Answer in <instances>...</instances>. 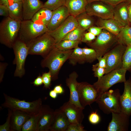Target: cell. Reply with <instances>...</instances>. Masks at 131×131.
<instances>
[{
	"instance_id": "obj_50",
	"label": "cell",
	"mask_w": 131,
	"mask_h": 131,
	"mask_svg": "<svg viewBox=\"0 0 131 131\" xmlns=\"http://www.w3.org/2000/svg\"><path fill=\"white\" fill-rule=\"evenodd\" d=\"M49 94L51 98L54 99L56 98L57 96V94L53 90L50 91Z\"/></svg>"
},
{
	"instance_id": "obj_16",
	"label": "cell",
	"mask_w": 131,
	"mask_h": 131,
	"mask_svg": "<svg viewBox=\"0 0 131 131\" xmlns=\"http://www.w3.org/2000/svg\"><path fill=\"white\" fill-rule=\"evenodd\" d=\"M69 15L67 9L65 5L53 11L51 17L47 26L49 31H52L56 29Z\"/></svg>"
},
{
	"instance_id": "obj_10",
	"label": "cell",
	"mask_w": 131,
	"mask_h": 131,
	"mask_svg": "<svg viewBox=\"0 0 131 131\" xmlns=\"http://www.w3.org/2000/svg\"><path fill=\"white\" fill-rule=\"evenodd\" d=\"M127 46L117 43L106 53L105 74L122 67V58Z\"/></svg>"
},
{
	"instance_id": "obj_55",
	"label": "cell",
	"mask_w": 131,
	"mask_h": 131,
	"mask_svg": "<svg viewBox=\"0 0 131 131\" xmlns=\"http://www.w3.org/2000/svg\"><path fill=\"white\" fill-rule=\"evenodd\" d=\"M127 2L129 3H131V0H126Z\"/></svg>"
},
{
	"instance_id": "obj_47",
	"label": "cell",
	"mask_w": 131,
	"mask_h": 131,
	"mask_svg": "<svg viewBox=\"0 0 131 131\" xmlns=\"http://www.w3.org/2000/svg\"><path fill=\"white\" fill-rule=\"evenodd\" d=\"M0 15L6 17L9 16V11L7 6L0 4Z\"/></svg>"
},
{
	"instance_id": "obj_20",
	"label": "cell",
	"mask_w": 131,
	"mask_h": 131,
	"mask_svg": "<svg viewBox=\"0 0 131 131\" xmlns=\"http://www.w3.org/2000/svg\"><path fill=\"white\" fill-rule=\"evenodd\" d=\"M10 117L11 131H21L25 123L32 116L24 112L12 110Z\"/></svg>"
},
{
	"instance_id": "obj_45",
	"label": "cell",
	"mask_w": 131,
	"mask_h": 131,
	"mask_svg": "<svg viewBox=\"0 0 131 131\" xmlns=\"http://www.w3.org/2000/svg\"><path fill=\"white\" fill-rule=\"evenodd\" d=\"M100 0L114 7L122 2L127 1L126 0Z\"/></svg>"
},
{
	"instance_id": "obj_21",
	"label": "cell",
	"mask_w": 131,
	"mask_h": 131,
	"mask_svg": "<svg viewBox=\"0 0 131 131\" xmlns=\"http://www.w3.org/2000/svg\"><path fill=\"white\" fill-rule=\"evenodd\" d=\"M22 2L23 20H31L44 4L40 0H23Z\"/></svg>"
},
{
	"instance_id": "obj_13",
	"label": "cell",
	"mask_w": 131,
	"mask_h": 131,
	"mask_svg": "<svg viewBox=\"0 0 131 131\" xmlns=\"http://www.w3.org/2000/svg\"><path fill=\"white\" fill-rule=\"evenodd\" d=\"M60 109L65 114L71 125H81L84 117L83 110L69 101L64 103Z\"/></svg>"
},
{
	"instance_id": "obj_44",
	"label": "cell",
	"mask_w": 131,
	"mask_h": 131,
	"mask_svg": "<svg viewBox=\"0 0 131 131\" xmlns=\"http://www.w3.org/2000/svg\"><path fill=\"white\" fill-rule=\"evenodd\" d=\"M84 127L81 125L70 124L66 131H85Z\"/></svg>"
},
{
	"instance_id": "obj_38",
	"label": "cell",
	"mask_w": 131,
	"mask_h": 131,
	"mask_svg": "<svg viewBox=\"0 0 131 131\" xmlns=\"http://www.w3.org/2000/svg\"><path fill=\"white\" fill-rule=\"evenodd\" d=\"M41 76L44 87L47 89L49 88L52 80L50 73L49 71L48 72L44 73L42 74Z\"/></svg>"
},
{
	"instance_id": "obj_53",
	"label": "cell",
	"mask_w": 131,
	"mask_h": 131,
	"mask_svg": "<svg viewBox=\"0 0 131 131\" xmlns=\"http://www.w3.org/2000/svg\"><path fill=\"white\" fill-rule=\"evenodd\" d=\"M88 3H90L93 1H99L100 0H86Z\"/></svg>"
},
{
	"instance_id": "obj_37",
	"label": "cell",
	"mask_w": 131,
	"mask_h": 131,
	"mask_svg": "<svg viewBox=\"0 0 131 131\" xmlns=\"http://www.w3.org/2000/svg\"><path fill=\"white\" fill-rule=\"evenodd\" d=\"M11 109H8L7 117L6 122L0 126V131H11L10 128V117Z\"/></svg>"
},
{
	"instance_id": "obj_7",
	"label": "cell",
	"mask_w": 131,
	"mask_h": 131,
	"mask_svg": "<svg viewBox=\"0 0 131 131\" xmlns=\"http://www.w3.org/2000/svg\"><path fill=\"white\" fill-rule=\"evenodd\" d=\"M116 43V36L103 29L93 41L86 43L96 51L97 58L102 57Z\"/></svg>"
},
{
	"instance_id": "obj_11",
	"label": "cell",
	"mask_w": 131,
	"mask_h": 131,
	"mask_svg": "<svg viewBox=\"0 0 131 131\" xmlns=\"http://www.w3.org/2000/svg\"><path fill=\"white\" fill-rule=\"evenodd\" d=\"M114 7L101 1L88 3L85 11L88 15L103 19L113 18Z\"/></svg>"
},
{
	"instance_id": "obj_48",
	"label": "cell",
	"mask_w": 131,
	"mask_h": 131,
	"mask_svg": "<svg viewBox=\"0 0 131 131\" xmlns=\"http://www.w3.org/2000/svg\"><path fill=\"white\" fill-rule=\"evenodd\" d=\"M33 83L36 86H39L42 85L43 83L41 76L39 75L34 81Z\"/></svg>"
},
{
	"instance_id": "obj_30",
	"label": "cell",
	"mask_w": 131,
	"mask_h": 131,
	"mask_svg": "<svg viewBox=\"0 0 131 131\" xmlns=\"http://www.w3.org/2000/svg\"><path fill=\"white\" fill-rule=\"evenodd\" d=\"M43 105L40 112L37 114L32 116L23 126L22 131H36L40 119L43 113Z\"/></svg>"
},
{
	"instance_id": "obj_2",
	"label": "cell",
	"mask_w": 131,
	"mask_h": 131,
	"mask_svg": "<svg viewBox=\"0 0 131 131\" xmlns=\"http://www.w3.org/2000/svg\"><path fill=\"white\" fill-rule=\"evenodd\" d=\"M21 21L15 20L10 17H6L0 24V42L12 48L18 38Z\"/></svg>"
},
{
	"instance_id": "obj_41",
	"label": "cell",
	"mask_w": 131,
	"mask_h": 131,
	"mask_svg": "<svg viewBox=\"0 0 131 131\" xmlns=\"http://www.w3.org/2000/svg\"><path fill=\"white\" fill-rule=\"evenodd\" d=\"M96 38V36L90 32L85 33L81 41V42L86 43H89L94 40Z\"/></svg>"
},
{
	"instance_id": "obj_40",
	"label": "cell",
	"mask_w": 131,
	"mask_h": 131,
	"mask_svg": "<svg viewBox=\"0 0 131 131\" xmlns=\"http://www.w3.org/2000/svg\"><path fill=\"white\" fill-rule=\"evenodd\" d=\"M92 70L94 72V76L99 80L105 74V69L98 66L92 65Z\"/></svg>"
},
{
	"instance_id": "obj_29",
	"label": "cell",
	"mask_w": 131,
	"mask_h": 131,
	"mask_svg": "<svg viewBox=\"0 0 131 131\" xmlns=\"http://www.w3.org/2000/svg\"><path fill=\"white\" fill-rule=\"evenodd\" d=\"M116 37L118 43L126 46L131 45V26L129 25L123 26Z\"/></svg>"
},
{
	"instance_id": "obj_1",
	"label": "cell",
	"mask_w": 131,
	"mask_h": 131,
	"mask_svg": "<svg viewBox=\"0 0 131 131\" xmlns=\"http://www.w3.org/2000/svg\"><path fill=\"white\" fill-rule=\"evenodd\" d=\"M73 50H61L55 47L42 60L41 66L42 67L49 69L52 80L57 79L60 69L64 63L68 60Z\"/></svg>"
},
{
	"instance_id": "obj_25",
	"label": "cell",
	"mask_w": 131,
	"mask_h": 131,
	"mask_svg": "<svg viewBox=\"0 0 131 131\" xmlns=\"http://www.w3.org/2000/svg\"><path fill=\"white\" fill-rule=\"evenodd\" d=\"M96 24L98 26L103 27L104 29L116 36L123 27L113 18L103 19L99 18Z\"/></svg>"
},
{
	"instance_id": "obj_36",
	"label": "cell",
	"mask_w": 131,
	"mask_h": 131,
	"mask_svg": "<svg viewBox=\"0 0 131 131\" xmlns=\"http://www.w3.org/2000/svg\"><path fill=\"white\" fill-rule=\"evenodd\" d=\"M86 62L91 63L97 59V54L96 51L91 48H82Z\"/></svg>"
},
{
	"instance_id": "obj_39",
	"label": "cell",
	"mask_w": 131,
	"mask_h": 131,
	"mask_svg": "<svg viewBox=\"0 0 131 131\" xmlns=\"http://www.w3.org/2000/svg\"><path fill=\"white\" fill-rule=\"evenodd\" d=\"M88 120L89 122L93 124H96L99 123L101 118L98 113L97 110L90 113L88 117Z\"/></svg>"
},
{
	"instance_id": "obj_52",
	"label": "cell",
	"mask_w": 131,
	"mask_h": 131,
	"mask_svg": "<svg viewBox=\"0 0 131 131\" xmlns=\"http://www.w3.org/2000/svg\"><path fill=\"white\" fill-rule=\"evenodd\" d=\"M129 20L131 18V3H130L128 8Z\"/></svg>"
},
{
	"instance_id": "obj_17",
	"label": "cell",
	"mask_w": 131,
	"mask_h": 131,
	"mask_svg": "<svg viewBox=\"0 0 131 131\" xmlns=\"http://www.w3.org/2000/svg\"><path fill=\"white\" fill-rule=\"evenodd\" d=\"M78 77L77 73L74 71L69 75V77L66 79V84L70 90V97L68 101L79 107L84 109L81 105L79 100L78 90V82L77 80Z\"/></svg>"
},
{
	"instance_id": "obj_56",
	"label": "cell",
	"mask_w": 131,
	"mask_h": 131,
	"mask_svg": "<svg viewBox=\"0 0 131 131\" xmlns=\"http://www.w3.org/2000/svg\"><path fill=\"white\" fill-rule=\"evenodd\" d=\"M129 23H130L131 25V18L129 20Z\"/></svg>"
},
{
	"instance_id": "obj_5",
	"label": "cell",
	"mask_w": 131,
	"mask_h": 131,
	"mask_svg": "<svg viewBox=\"0 0 131 131\" xmlns=\"http://www.w3.org/2000/svg\"><path fill=\"white\" fill-rule=\"evenodd\" d=\"M54 39L46 32L34 39L26 44L29 54L40 55L43 58L55 47Z\"/></svg>"
},
{
	"instance_id": "obj_49",
	"label": "cell",
	"mask_w": 131,
	"mask_h": 131,
	"mask_svg": "<svg viewBox=\"0 0 131 131\" xmlns=\"http://www.w3.org/2000/svg\"><path fill=\"white\" fill-rule=\"evenodd\" d=\"M53 90L58 94L63 93L64 92V89L61 85H57L54 87Z\"/></svg>"
},
{
	"instance_id": "obj_8",
	"label": "cell",
	"mask_w": 131,
	"mask_h": 131,
	"mask_svg": "<svg viewBox=\"0 0 131 131\" xmlns=\"http://www.w3.org/2000/svg\"><path fill=\"white\" fill-rule=\"evenodd\" d=\"M49 31L45 26L36 24L31 20H23L21 21L18 38L27 44Z\"/></svg>"
},
{
	"instance_id": "obj_22",
	"label": "cell",
	"mask_w": 131,
	"mask_h": 131,
	"mask_svg": "<svg viewBox=\"0 0 131 131\" xmlns=\"http://www.w3.org/2000/svg\"><path fill=\"white\" fill-rule=\"evenodd\" d=\"M130 3L122 2L114 7L113 19L123 26L129 25L128 8Z\"/></svg>"
},
{
	"instance_id": "obj_26",
	"label": "cell",
	"mask_w": 131,
	"mask_h": 131,
	"mask_svg": "<svg viewBox=\"0 0 131 131\" xmlns=\"http://www.w3.org/2000/svg\"><path fill=\"white\" fill-rule=\"evenodd\" d=\"M53 11L44 7L39 10L31 19L34 23L47 26L51 17Z\"/></svg>"
},
{
	"instance_id": "obj_19",
	"label": "cell",
	"mask_w": 131,
	"mask_h": 131,
	"mask_svg": "<svg viewBox=\"0 0 131 131\" xmlns=\"http://www.w3.org/2000/svg\"><path fill=\"white\" fill-rule=\"evenodd\" d=\"M123 92L121 95L120 99L121 111L129 116L131 115V78L124 83Z\"/></svg>"
},
{
	"instance_id": "obj_9",
	"label": "cell",
	"mask_w": 131,
	"mask_h": 131,
	"mask_svg": "<svg viewBox=\"0 0 131 131\" xmlns=\"http://www.w3.org/2000/svg\"><path fill=\"white\" fill-rule=\"evenodd\" d=\"M12 48L15 55L13 64L16 65L14 75L21 78L25 73V64L29 55L28 48L26 43L18 38L14 43Z\"/></svg>"
},
{
	"instance_id": "obj_3",
	"label": "cell",
	"mask_w": 131,
	"mask_h": 131,
	"mask_svg": "<svg viewBox=\"0 0 131 131\" xmlns=\"http://www.w3.org/2000/svg\"><path fill=\"white\" fill-rule=\"evenodd\" d=\"M5 101L1 105L12 110H16L33 116L37 114L42 107V99L39 98L32 102H27L8 95L4 93Z\"/></svg>"
},
{
	"instance_id": "obj_46",
	"label": "cell",
	"mask_w": 131,
	"mask_h": 131,
	"mask_svg": "<svg viewBox=\"0 0 131 131\" xmlns=\"http://www.w3.org/2000/svg\"><path fill=\"white\" fill-rule=\"evenodd\" d=\"M8 64L6 63H0V82L2 81L4 77L5 70Z\"/></svg>"
},
{
	"instance_id": "obj_14",
	"label": "cell",
	"mask_w": 131,
	"mask_h": 131,
	"mask_svg": "<svg viewBox=\"0 0 131 131\" xmlns=\"http://www.w3.org/2000/svg\"><path fill=\"white\" fill-rule=\"evenodd\" d=\"M78 25L75 18L70 15L56 29L48 32L54 39L56 44L62 40L67 34Z\"/></svg>"
},
{
	"instance_id": "obj_42",
	"label": "cell",
	"mask_w": 131,
	"mask_h": 131,
	"mask_svg": "<svg viewBox=\"0 0 131 131\" xmlns=\"http://www.w3.org/2000/svg\"><path fill=\"white\" fill-rule=\"evenodd\" d=\"M106 53L103 57H99L97 58L98 63L93 65L96 66H98L105 69L106 66Z\"/></svg>"
},
{
	"instance_id": "obj_4",
	"label": "cell",
	"mask_w": 131,
	"mask_h": 131,
	"mask_svg": "<svg viewBox=\"0 0 131 131\" xmlns=\"http://www.w3.org/2000/svg\"><path fill=\"white\" fill-rule=\"evenodd\" d=\"M121 95L118 89L110 90L100 95L96 102L100 109L105 114L119 113L121 111L120 104Z\"/></svg>"
},
{
	"instance_id": "obj_35",
	"label": "cell",
	"mask_w": 131,
	"mask_h": 131,
	"mask_svg": "<svg viewBox=\"0 0 131 131\" xmlns=\"http://www.w3.org/2000/svg\"><path fill=\"white\" fill-rule=\"evenodd\" d=\"M66 0H47L43 4V7L53 11L65 5Z\"/></svg>"
},
{
	"instance_id": "obj_43",
	"label": "cell",
	"mask_w": 131,
	"mask_h": 131,
	"mask_svg": "<svg viewBox=\"0 0 131 131\" xmlns=\"http://www.w3.org/2000/svg\"><path fill=\"white\" fill-rule=\"evenodd\" d=\"M103 29V27L94 25L90 27L87 30L88 32L95 36H97L101 32Z\"/></svg>"
},
{
	"instance_id": "obj_15",
	"label": "cell",
	"mask_w": 131,
	"mask_h": 131,
	"mask_svg": "<svg viewBox=\"0 0 131 131\" xmlns=\"http://www.w3.org/2000/svg\"><path fill=\"white\" fill-rule=\"evenodd\" d=\"M112 119L107 128L108 131H127L129 125L130 116L121 111L112 113Z\"/></svg>"
},
{
	"instance_id": "obj_12",
	"label": "cell",
	"mask_w": 131,
	"mask_h": 131,
	"mask_svg": "<svg viewBox=\"0 0 131 131\" xmlns=\"http://www.w3.org/2000/svg\"><path fill=\"white\" fill-rule=\"evenodd\" d=\"M78 90L80 103L84 108L96 102L99 96L93 85L86 82L78 83Z\"/></svg>"
},
{
	"instance_id": "obj_23",
	"label": "cell",
	"mask_w": 131,
	"mask_h": 131,
	"mask_svg": "<svg viewBox=\"0 0 131 131\" xmlns=\"http://www.w3.org/2000/svg\"><path fill=\"white\" fill-rule=\"evenodd\" d=\"M70 124L66 116L59 108L55 110L54 119L50 131H66Z\"/></svg>"
},
{
	"instance_id": "obj_34",
	"label": "cell",
	"mask_w": 131,
	"mask_h": 131,
	"mask_svg": "<svg viewBox=\"0 0 131 131\" xmlns=\"http://www.w3.org/2000/svg\"><path fill=\"white\" fill-rule=\"evenodd\" d=\"M122 67L131 72V45L127 46L123 57Z\"/></svg>"
},
{
	"instance_id": "obj_33",
	"label": "cell",
	"mask_w": 131,
	"mask_h": 131,
	"mask_svg": "<svg viewBox=\"0 0 131 131\" xmlns=\"http://www.w3.org/2000/svg\"><path fill=\"white\" fill-rule=\"evenodd\" d=\"M81 42L80 41L62 40L56 43L55 47L61 50L71 49L78 47V45Z\"/></svg>"
},
{
	"instance_id": "obj_32",
	"label": "cell",
	"mask_w": 131,
	"mask_h": 131,
	"mask_svg": "<svg viewBox=\"0 0 131 131\" xmlns=\"http://www.w3.org/2000/svg\"><path fill=\"white\" fill-rule=\"evenodd\" d=\"M85 31L78 25L76 28L67 34L62 40L81 41Z\"/></svg>"
},
{
	"instance_id": "obj_24",
	"label": "cell",
	"mask_w": 131,
	"mask_h": 131,
	"mask_svg": "<svg viewBox=\"0 0 131 131\" xmlns=\"http://www.w3.org/2000/svg\"><path fill=\"white\" fill-rule=\"evenodd\" d=\"M88 3L86 0H66L65 6L70 15L75 17L85 11Z\"/></svg>"
},
{
	"instance_id": "obj_54",
	"label": "cell",
	"mask_w": 131,
	"mask_h": 131,
	"mask_svg": "<svg viewBox=\"0 0 131 131\" xmlns=\"http://www.w3.org/2000/svg\"><path fill=\"white\" fill-rule=\"evenodd\" d=\"M23 0H13V2L22 1Z\"/></svg>"
},
{
	"instance_id": "obj_27",
	"label": "cell",
	"mask_w": 131,
	"mask_h": 131,
	"mask_svg": "<svg viewBox=\"0 0 131 131\" xmlns=\"http://www.w3.org/2000/svg\"><path fill=\"white\" fill-rule=\"evenodd\" d=\"M9 16L17 21L23 20V8L22 1L13 2L7 6Z\"/></svg>"
},
{
	"instance_id": "obj_18",
	"label": "cell",
	"mask_w": 131,
	"mask_h": 131,
	"mask_svg": "<svg viewBox=\"0 0 131 131\" xmlns=\"http://www.w3.org/2000/svg\"><path fill=\"white\" fill-rule=\"evenodd\" d=\"M43 113L39 120L36 131H50L54 120L55 111L47 105H43Z\"/></svg>"
},
{
	"instance_id": "obj_6",
	"label": "cell",
	"mask_w": 131,
	"mask_h": 131,
	"mask_svg": "<svg viewBox=\"0 0 131 131\" xmlns=\"http://www.w3.org/2000/svg\"><path fill=\"white\" fill-rule=\"evenodd\" d=\"M127 70L122 67L113 70L103 75L93 85L99 95L107 91L114 84L124 83L126 81L125 74Z\"/></svg>"
},
{
	"instance_id": "obj_28",
	"label": "cell",
	"mask_w": 131,
	"mask_h": 131,
	"mask_svg": "<svg viewBox=\"0 0 131 131\" xmlns=\"http://www.w3.org/2000/svg\"><path fill=\"white\" fill-rule=\"evenodd\" d=\"M93 16L85 11L80 14L75 18L78 25L86 31L96 24V22Z\"/></svg>"
},
{
	"instance_id": "obj_51",
	"label": "cell",
	"mask_w": 131,
	"mask_h": 131,
	"mask_svg": "<svg viewBox=\"0 0 131 131\" xmlns=\"http://www.w3.org/2000/svg\"><path fill=\"white\" fill-rule=\"evenodd\" d=\"M10 0H0V4L5 5L8 6L11 4L10 3Z\"/></svg>"
},
{
	"instance_id": "obj_31",
	"label": "cell",
	"mask_w": 131,
	"mask_h": 131,
	"mask_svg": "<svg viewBox=\"0 0 131 131\" xmlns=\"http://www.w3.org/2000/svg\"><path fill=\"white\" fill-rule=\"evenodd\" d=\"M68 60L69 63L73 65L77 63L81 64L86 62L82 48L78 47L74 49Z\"/></svg>"
}]
</instances>
